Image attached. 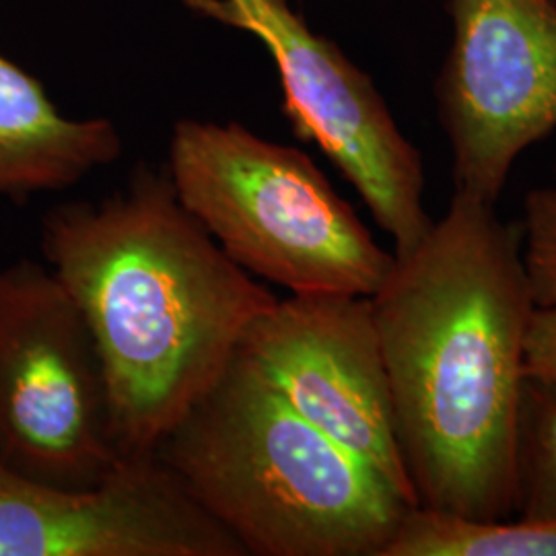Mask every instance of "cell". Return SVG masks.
<instances>
[{
    "label": "cell",
    "mask_w": 556,
    "mask_h": 556,
    "mask_svg": "<svg viewBox=\"0 0 556 556\" xmlns=\"http://www.w3.org/2000/svg\"><path fill=\"white\" fill-rule=\"evenodd\" d=\"M371 305L418 505L514 516L523 346L536 307L519 225L454 192L417 248L396 256Z\"/></svg>",
    "instance_id": "1"
},
{
    "label": "cell",
    "mask_w": 556,
    "mask_h": 556,
    "mask_svg": "<svg viewBox=\"0 0 556 556\" xmlns=\"http://www.w3.org/2000/svg\"><path fill=\"white\" fill-rule=\"evenodd\" d=\"M40 248L98 344L126 457L155 454L278 299L186 211L167 169L149 165L98 202L52 206Z\"/></svg>",
    "instance_id": "2"
},
{
    "label": "cell",
    "mask_w": 556,
    "mask_h": 556,
    "mask_svg": "<svg viewBox=\"0 0 556 556\" xmlns=\"http://www.w3.org/2000/svg\"><path fill=\"white\" fill-rule=\"evenodd\" d=\"M155 454L245 556H383L415 507L241 353Z\"/></svg>",
    "instance_id": "3"
},
{
    "label": "cell",
    "mask_w": 556,
    "mask_h": 556,
    "mask_svg": "<svg viewBox=\"0 0 556 556\" xmlns=\"http://www.w3.org/2000/svg\"><path fill=\"white\" fill-rule=\"evenodd\" d=\"M165 169L220 250L291 295L374 298L396 264L307 153L239 122L179 119Z\"/></svg>",
    "instance_id": "4"
},
{
    "label": "cell",
    "mask_w": 556,
    "mask_h": 556,
    "mask_svg": "<svg viewBox=\"0 0 556 556\" xmlns=\"http://www.w3.org/2000/svg\"><path fill=\"white\" fill-rule=\"evenodd\" d=\"M126 459L100 351L50 266L0 264V464L60 489H93Z\"/></svg>",
    "instance_id": "5"
},
{
    "label": "cell",
    "mask_w": 556,
    "mask_h": 556,
    "mask_svg": "<svg viewBox=\"0 0 556 556\" xmlns=\"http://www.w3.org/2000/svg\"><path fill=\"white\" fill-rule=\"evenodd\" d=\"M202 20L243 31L277 66L293 135L316 144L357 190L394 254L413 252L433 227L425 163L400 130L374 79L287 0H181Z\"/></svg>",
    "instance_id": "6"
},
{
    "label": "cell",
    "mask_w": 556,
    "mask_h": 556,
    "mask_svg": "<svg viewBox=\"0 0 556 556\" xmlns=\"http://www.w3.org/2000/svg\"><path fill=\"white\" fill-rule=\"evenodd\" d=\"M435 79L456 192L497 204L517 157L556 130V0H445Z\"/></svg>",
    "instance_id": "7"
},
{
    "label": "cell",
    "mask_w": 556,
    "mask_h": 556,
    "mask_svg": "<svg viewBox=\"0 0 556 556\" xmlns=\"http://www.w3.org/2000/svg\"><path fill=\"white\" fill-rule=\"evenodd\" d=\"M238 353L301 417L418 505L397 445L371 298L277 299L250 324Z\"/></svg>",
    "instance_id": "8"
},
{
    "label": "cell",
    "mask_w": 556,
    "mask_h": 556,
    "mask_svg": "<svg viewBox=\"0 0 556 556\" xmlns=\"http://www.w3.org/2000/svg\"><path fill=\"white\" fill-rule=\"evenodd\" d=\"M0 556H245L157 454L126 457L93 489L0 464Z\"/></svg>",
    "instance_id": "9"
},
{
    "label": "cell",
    "mask_w": 556,
    "mask_h": 556,
    "mask_svg": "<svg viewBox=\"0 0 556 556\" xmlns=\"http://www.w3.org/2000/svg\"><path fill=\"white\" fill-rule=\"evenodd\" d=\"M108 118H68L40 79L0 54V197L62 192L122 157Z\"/></svg>",
    "instance_id": "10"
},
{
    "label": "cell",
    "mask_w": 556,
    "mask_h": 556,
    "mask_svg": "<svg viewBox=\"0 0 556 556\" xmlns=\"http://www.w3.org/2000/svg\"><path fill=\"white\" fill-rule=\"evenodd\" d=\"M383 556H556V519H477L415 505Z\"/></svg>",
    "instance_id": "11"
},
{
    "label": "cell",
    "mask_w": 556,
    "mask_h": 556,
    "mask_svg": "<svg viewBox=\"0 0 556 556\" xmlns=\"http://www.w3.org/2000/svg\"><path fill=\"white\" fill-rule=\"evenodd\" d=\"M526 519H556V386L523 379L516 435V507Z\"/></svg>",
    "instance_id": "12"
},
{
    "label": "cell",
    "mask_w": 556,
    "mask_h": 556,
    "mask_svg": "<svg viewBox=\"0 0 556 556\" xmlns=\"http://www.w3.org/2000/svg\"><path fill=\"white\" fill-rule=\"evenodd\" d=\"M521 260L534 305L556 303V169L555 184L534 188L523 202Z\"/></svg>",
    "instance_id": "13"
},
{
    "label": "cell",
    "mask_w": 556,
    "mask_h": 556,
    "mask_svg": "<svg viewBox=\"0 0 556 556\" xmlns=\"http://www.w3.org/2000/svg\"><path fill=\"white\" fill-rule=\"evenodd\" d=\"M526 378L540 379L556 386V303L536 305L523 346Z\"/></svg>",
    "instance_id": "14"
}]
</instances>
